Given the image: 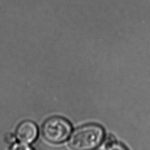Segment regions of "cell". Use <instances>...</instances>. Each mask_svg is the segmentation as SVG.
Instances as JSON below:
<instances>
[{
  "instance_id": "obj_1",
  "label": "cell",
  "mask_w": 150,
  "mask_h": 150,
  "mask_svg": "<svg viewBox=\"0 0 150 150\" xmlns=\"http://www.w3.org/2000/svg\"><path fill=\"white\" fill-rule=\"evenodd\" d=\"M104 131L101 126L88 124L75 129L70 137L69 145L75 150H90L96 148L102 142Z\"/></svg>"
},
{
  "instance_id": "obj_2",
  "label": "cell",
  "mask_w": 150,
  "mask_h": 150,
  "mask_svg": "<svg viewBox=\"0 0 150 150\" xmlns=\"http://www.w3.org/2000/svg\"><path fill=\"white\" fill-rule=\"evenodd\" d=\"M71 129V124L65 118L61 117H52L43 124L42 133L47 141L59 144L69 138Z\"/></svg>"
},
{
  "instance_id": "obj_3",
  "label": "cell",
  "mask_w": 150,
  "mask_h": 150,
  "mask_svg": "<svg viewBox=\"0 0 150 150\" xmlns=\"http://www.w3.org/2000/svg\"><path fill=\"white\" fill-rule=\"evenodd\" d=\"M15 135L18 141L30 144L36 139L38 128L34 122L25 120L18 125Z\"/></svg>"
},
{
  "instance_id": "obj_4",
  "label": "cell",
  "mask_w": 150,
  "mask_h": 150,
  "mask_svg": "<svg viewBox=\"0 0 150 150\" xmlns=\"http://www.w3.org/2000/svg\"><path fill=\"white\" fill-rule=\"evenodd\" d=\"M10 149L13 150H30L32 148L29 145V144L20 141H16L10 146Z\"/></svg>"
},
{
  "instance_id": "obj_5",
  "label": "cell",
  "mask_w": 150,
  "mask_h": 150,
  "mask_svg": "<svg viewBox=\"0 0 150 150\" xmlns=\"http://www.w3.org/2000/svg\"><path fill=\"white\" fill-rule=\"evenodd\" d=\"M107 149H127L126 147L123 146L122 145H121L118 143H117L115 142H110L107 144Z\"/></svg>"
},
{
  "instance_id": "obj_6",
  "label": "cell",
  "mask_w": 150,
  "mask_h": 150,
  "mask_svg": "<svg viewBox=\"0 0 150 150\" xmlns=\"http://www.w3.org/2000/svg\"><path fill=\"white\" fill-rule=\"evenodd\" d=\"M17 139L15 134H12V133H8L5 136V141L9 144L10 146L12 145L16 141Z\"/></svg>"
}]
</instances>
